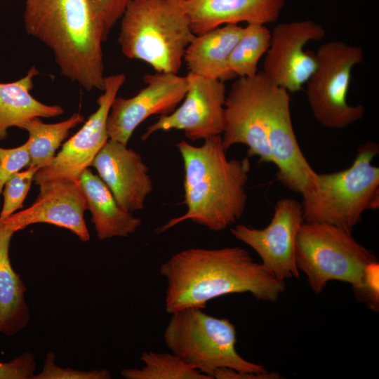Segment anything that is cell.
Masks as SVG:
<instances>
[{"label": "cell", "instance_id": "cell-1", "mask_svg": "<svg viewBox=\"0 0 379 379\" xmlns=\"http://www.w3.org/2000/svg\"><path fill=\"white\" fill-rule=\"evenodd\" d=\"M159 272L167 282L165 310L169 314L204 310L208 301L232 293H248L273 302L286 286L240 247L185 249L161 264Z\"/></svg>", "mask_w": 379, "mask_h": 379}, {"label": "cell", "instance_id": "cell-2", "mask_svg": "<svg viewBox=\"0 0 379 379\" xmlns=\"http://www.w3.org/2000/svg\"><path fill=\"white\" fill-rule=\"evenodd\" d=\"M176 147L184 167L186 212L157 229L167 231L185 221L219 232L242 216L246 202V185L251 170L249 157L228 159L221 135L204 140L201 146L181 140Z\"/></svg>", "mask_w": 379, "mask_h": 379}, {"label": "cell", "instance_id": "cell-3", "mask_svg": "<svg viewBox=\"0 0 379 379\" xmlns=\"http://www.w3.org/2000/svg\"><path fill=\"white\" fill-rule=\"evenodd\" d=\"M23 21L52 51L62 76L86 91L103 90L106 37L88 0H25Z\"/></svg>", "mask_w": 379, "mask_h": 379}, {"label": "cell", "instance_id": "cell-4", "mask_svg": "<svg viewBox=\"0 0 379 379\" xmlns=\"http://www.w3.org/2000/svg\"><path fill=\"white\" fill-rule=\"evenodd\" d=\"M120 20L118 42L126 58L178 74L195 34L176 0H133Z\"/></svg>", "mask_w": 379, "mask_h": 379}, {"label": "cell", "instance_id": "cell-5", "mask_svg": "<svg viewBox=\"0 0 379 379\" xmlns=\"http://www.w3.org/2000/svg\"><path fill=\"white\" fill-rule=\"evenodd\" d=\"M378 152V144L367 140L359 147L349 168L317 173L312 187L301 194L304 221L352 232L366 211L378 207L379 168L372 164Z\"/></svg>", "mask_w": 379, "mask_h": 379}, {"label": "cell", "instance_id": "cell-6", "mask_svg": "<svg viewBox=\"0 0 379 379\" xmlns=\"http://www.w3.org/2000/svg\"><path fill=\"white\" fill-rule=\"evenodd\" d=\"M171 314L164 333V343L172 353L196 370L211 378L215 370L222 368L256 373L268 371L237 352V331L229 319L195 307Z\"/></svg>", "mask_w": 379, "mask_h": 379}, {"label": "cell", "instance_id": "cell-7", "mask_svg": "<svg viewBox=\"0 0 379 379\" xmlns=\"http://www.w3.org/2000/svg\"><path fill=\"white\" fill-rule=\"evenodd\" d=\"M375 255L340 227L303 222L295 241V262L315 293H321L331 281L351 284L361 282L365 268L377 262Z\"/></svg>", "mask_w": 379, "mask_h": 379}, {"label": "cell", "instance_id": "cell-8", "mask_svg": "<svg viewBox=\"0 0 379 379\" xmlns=\"http://www.w3.org/2000/svg\"><path fill=\"white\" fill-rule=\"evenodd\" d=\"M316 55L317 66L306 88L315 119L327 128H344L361 119L364 107L350 105L347 98L352 69L364 60L362 48L332 41L321 45Z\"/></svg>", "mask_w": 379, "mask_h": 379}, {"label": "cell", "instance_id": "cell-9", "mask_svg": "<svg viewBox=\"0 0 379 379\" xmlns=\"http://www.w3.org/2000/svg\"><path fill=\"white\" fill-rule=\"evenodd\" d=\"M272 81L262 71L251 77H239L226 96L223 131L224 149L242 144L247 157L260 163H273L267 140L268 95Z\"/></svg>", "mask_w": 379, "mask_h": 379}, {"label": "cell", "instance_id": "cell-10", "mask_svg": "<svg viewBox=\"0 0 379 379\" xmlns=\"http://www.w3.org/2000/svg\"><path fill=\"white\" fill-rule=\"evenodd\" d=\"M303 222L301 202L284 198L276 203L272 220L265 227L237 225L230 232L236 239L256 252L265 268L279 279L286 281L300 275L295 262V241Z\"/></svg>", "mask_w": 379, "mask_h": 379}, {"label": "cell", "instance_id": "cell-11", "mask_svg": "<svg viewBox=\"0 0 379 379\" xmlns=\"http://www.w3.org/2000/svg\"><path fill=\"white\" fill-rule=\"evenodd\" d=\"M325 35L324 28L311 20L279 24L271 32L262 72L288 92L300 91L317 66L316 53L304 51V47Z\"/></svg>", "mask_w": 379, "mask_h": 379}, {"label": "cell", "instance_id": "cell-12", "mask_svg": "<svg viewBox=\"0 0 379 379\" xmlns=\"http://www.w3.org/2000/svg\"><path fill=\"white\" fill-rule=\"evenodd\" d=\"M126 80L124 74L105 77L97 109L83 126L62 145L51 164L35 174L36 185L53 179L79 180L82 172L91 166L97 154L109 140L107 119L112 104Z\"/></svg>", "mask_w": 379, "mask_h": 379}, {"label": "cell", "instance_id": "cell-13", "mask_svg": "<svg viewBox=\"0 0 379 379\" xmlns=\"http://www.w3.org/2000/svg\"><path fill=\"white\" fill-rule=\"evenodd\" d=\"M187 91L181 105L161 115L141 136L146 140L153 133L172 129L184 132L191 141L221 135L223 131L226 87L219 79L191 72L187 75Z\"/></svg>", "mask_w": 379, "mask_h": 379}, {"label": "cell", "instance_id": "cell-14", "mask_svg": "<svg viewBox=\"0 0 379 379\" xmlns=\"http://www.w3.org/2000/svg\"><path fill=\"white\" fill-rule=\"evenodd\" d=\"M146 86L133 97H116L107 119L109 139L127 145L138 126L148 117L172 112L187 91V76L156 72L143 77Z\"/></svg>", "mask_w": 379, "mask_h": 379}, {"label": "cell", "instance_id": "cell-15", "mask_svg": "<svg viewBox=\"0 0 379 379\" xmlns=\"http://www.w3.org/2000/svg\"><path fill=\"white\" fill-rule=\"evenodd\" d=\"M39 186L35 201L28 208L1 220L4 227L15 234L30 225L48 223L69 230L83 242L89 241L84 220L87 209L79 181L53 179Z\"/></svg>", "mask_w": 379, "mask_h": 379}, {"label": "cell", "instance_id": "cell-16", "mask_svg": "<svg viewBox=\"0 0 379 379\" xmlns=\"http://www.w3.org/2000/svg\"><path fill=\"white\" fill-rule=\"evenodd\" d=\"M267 140L276 179L289 190L300 194L309 190L317 172L305 157L293 130L288 92L272 82L268 95Z\"/></svg>", "mask_w": 379, "mask_h": 379}, {"label": "cell", "instance_id": "cell-17", "mask_svg": "<svg viewBox=\"0 0 379 379\" xmlns=\"http://www.w3.org/2000/svg\"><path fill=\"white\" fill-rule=\"evenodd\" d=\"M91 166L112 192L118 204L133 213L144 208L153 190L149 168L141 155L118 141L109 139Z\"/></svg>", "mask_w": 379, "mask_h": 379}, {"label": "cell", "instance_id": "cell-18", "mask_svg": "<svg viewBox=\"0 0 379 379\" xmlns=\"http://www.w3.org/2000/svg\"><path fill=\"white\" fill-rule=\"evenodd\" d=\"M195 35L227 24L277 20L285 0H176Z\"/></svg>", "mask_w": 379, "mask_h": 379}, {"label": "cell", "instance_id": "cell-19", "mask_svg": "<svg viewBox=\"0 0 379 379\" xmlns=\"http://www.w3.org/2000/svg\"><path fill=\"white\" fill-rule=\"evenodd\" d=\"M91 222L100 240L126 237L135 232L142 221L123 209L99 177L87 168L79 179Z\"/></svg>", "mask_w": 379, "mask_h": 379}, {"label": "cell", "instance_id": "cell-20", "mask_svg": "<svg viewBox=\"0 0 379 379\" xmlns=\"http://www.w3.org/2000/svg\"><path fill=\"white\" fill-rule=\"evenodd\" d=\"M243 29L239 24H227L195 35L183 57L189 72L222 81L234 78L228 60Z\"/></svg>", "mask_w": 379, "mask_h": 379}, {"label": "cell", "instance_id": "cell-21", "mask_svg": "<svg viewBox=\"0 0 379 379\" xmlns=\"http://www.w3.org/2000/svg\"><path fill=\"white\" fill-rule=\"evenodd\" d=\"M39 74L32 66L21 79L0 83V140L6 138L11 127L24 130L27 123L34 118H51L64 113L60 105L42 103L30 94L33 79Z\"/></svg>", "mask_w": 379, "mask_h": 379}, {"label": "cell", "instance_id": "cell-22", "mask_svg": "<svg viewBox=\"0 0 379 379\" xmlns=\"http://www.w3.org/2000/svg\"><path fill=\"white\" fill-rule=\"evenodd\" d=\"M13 234L0 220V333L8 336L25 328L30 318L25 297L26 286L10 260Z\"/></svg>", "mask_w": 379, "mask_h": 379}, {"label": "cell", "instance_id": "cell-23", "mask_svg": "<svg viewBox=\"0 0 379 379\" xmlns=\"http://www.w3.org/2000/svg\"><path fill=\"white\" fill-rule=\"evenodd\" d=\"M84 121V117L74 113L67 119L54 124H46L40 118L29 120L25 126L29 133V165L39 169L50 166L55 152L68 137L69 131Z\"/></svg>", "mask_w": 379, "mask_h": 379}, {"label": "cell", "instance_id": "cell-24", "mask_svg": "<svg viewBox=\"0 0 379 379\" xmlns=\"http://www.w3.org/2000/svg\"><path fill=\"white\" fill-rule=\"evenodd\" d=\"M270 40L271 32L265 25L251 23L244 27L228 60V69L232 76L251 77L256 74L258 62L267 51Z\"/></svg>", "mask_w": 379, "mask_h": 379}, {"label": "cell", "instance_id": "cell-25", "mask_svg": "<svg viewBox=\"0 0 379 379\" xmlns=\"http://www.w3.org/2000/svg\"><path fill=\"white\" fill-rule=\"evenodd\" d=\"M141 368H124L121 375L126 379H212L184 362L175 354L144 352Z\"/></svg>", "mask_w": 379, "mask_h": 379}, {"label": "cell", "instance_id": "cell-26", "mask_svg": "<svg viewBox=\"0 0 379 379\" xmlns=\"http://www.w3.org/2000/svg\"><path fill=\"white\" fill-rule=\"evenodd\" d=\"M38 167L29 166L11 176L5 183L1 195L4 202L0 212V219L4 220L22 208L23 202L31 187Z\"/></svg>", "mask_w": 379, "mask_h": 379}, {"label": "cell", "instance_id": "cell-27", "mask_svg": "<svg viewBox=\"0 0 379 379\" xmlns=\"http://www.w3.org/2000/svg\"><path fill=\"white\" fill-rule=\"evenodd\" d=\"M111 373L107 369L80 371L71 368H62L56 365L55 354L52 352L46 354L41 372L34 375L32 379H109Z\"/></svg>", "mask_w": 379, "mask_h": 379}, {"label": "cell", "instance_id": "cell-28", "mask_svg": "<svg viewBox=\"0 0 379 379\" xmlns=\"http://www.w3.org/2000/svg\"><path fill=\"white\" fill-rule=\"evenodd\" d=\"M27 143L13 148L0 147V197L8 180L24 167L29 165Z\"/></svg>", "mask_w": 379, "mask_h": 379}, {"label": "cell", "instance_id": "cell-29", "mask_svg": "<svg viewBox=\"0 0 379 379\" xmlns=\"http://www.w3.org/2000/svg\"><path fill=\"white\" fill-rule=\"evenodd\" d=\"M378 272V261L368 265L365 268L359 284L352 287L356 298L374 312H378L379 309Z\"/></svg>", "mask_w": 379, "mask_h": 379}, {"label": "cell", "instance_id": "cell-30", "mask_svg": "<svg viewBox=\"0 0 379 379\" xmlns=\"http://www.w3.org/2000/svg\"><path fill=\"white\" fill-rule=\"evenodd\" d=\"M103 29L108 36L112 28L121 18L133 0H88Z\"/></svg>", "mask_w": 379, "mask_h": 379}, {"label": "cell", "instance_id": "cell-31", "mask_svg": "<svg viewBox=\"0 0 379 379\" xmlns=\"http://www.w3.org/2000/svg\"><path fill=\"white\" fill-rule=\"evenodd\" d=\"M36 367L34 355L25 352L10 361H0V379H32Z\"/></svg>", "mask_w": 379, "mask_h": 379}, {"label": "cell", "instance_id": "cell-32", "mask_svg": "<svg viewBox=\"0 0 379 379\" xmlns=\"http://www.w3.org/2000/svg\"><path fill=\"white\" fill-rule=\"evenodd\" d=\"M211 376L216 379H277L281 378L280 375L274 371L256 373L227 368L215 370Z\"/></svg>", "mask_w": 379, "mask_h": 379}]
</instances>
